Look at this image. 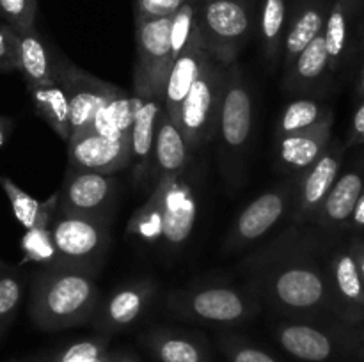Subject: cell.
I'll list each match as a JSON object with an SVG mask.
<instances>
[{
  "label": "cell",
  "mask_w": 364,
  "mask_h": 362,
  "mask_svg": "<svg viewBox=\"0 0 364 362\" xmlns=\"http://www.w3.org/2000/svg\"><path fill=\"white\" fill-rule=\"evenodd\" d=\"M287 227L274 240L240 263L245 287L272 311L290 318H309L333 311L327 266L316 261L322 236L315 226Z\"/></svg>",
  "instance_id": "cell-1"
},
{
  "label": "cell",
  "mask_w": 364,
  "mask_h": 362,
  "mask_svg": "<svg viewBox=\"0 0 364 362\" xmlns=\"http://www.w3.org/2000/svg\"><path fill=\"white\" fill-rule=\"evenodd\" d=\"M100 302L96 275L84 270L41 266L32 277L28 316L39 330L59 332L92 322Z\"/></svg>",
  "instance_id": "cell-2"
},
{
  "label": "cell",
  "mask_w": 364,
  "mask_h": 362,
  "mask_svg": "<svg viewBox=\"0 0 364 362\" xmlns=\"http://www.w3.org/2000/svg\"><path fill=\"white\" fill-rule=\"evenodd\" d=\"M199 194L188 169L160 181L128 220L127 233L144 243H162L169 251L185 247L196 227Z\"/></svg>",
  "instance_id": "cell-3"
},
{
  "label": "cell",
  "mask_w": 364,
  "mask_h": 362,
  "mask_svg": "<svg viewBox=\"0 0 364 362\" xmlns=\"http://www.w3.org/2000/svg\"><path fill=\"white\" fill-rule=\"evenodd\" d=\"M262 307V302L247 287L228 283L191 284L166 297L171 314L203 325H240L255 318Z\"/></svg>",
  "instance_id": "cell-4"
},
{
  "label": "cell",
  "mask_w": 364,
  "mask_h": 362,
  "mask_svg": "<svg viewBox=\"0 0 364 362\" xmlns=\"http://www.w3.org/2000/svg\"><path fill=\"white\" fill-rule=\"evenodd\" d=\"M252 131V96L244 70L228 64L217 135L220 142V169L228 183L238 187L244 180V162Z\"/></svg>",
  "instance_id": "cell-5"
},
{
  "label": "cell",
  "mask_w": 364,
  "mask_h": 362,
  "mask_svg": "<svg viewBox=\"0 0 364 362\" xmlns=\"http://www.w3.org/2000/svg\"><path fill=\"white\" fill-rule=\"evenodd\" d=\"M258 0H201L199 31L206 50L220 62H237L258 28Z\"/></svg>",
  "instance_id": "cell-6"
},
{
  "label": "cell",
  "mask_w": 364,
  "mask_h": 362,
  "mask_svg": "<svg viewBox=\"0 0 364 362\" xmlns=\"http://www.w3.org/2000/svg\"><path fill=\"white\" fill-rule=\"evenodd\" d=\"M48 227L55 247V261L48 266L98 273L112 238L110 219L55 213Z\"/></svg>",
  "instance_id": "cell-7"
},
{
  "label": "cell",
  "mask_w": 364,
  "mask_h": 362,
  "mask_svg": "<svg viewBox=\"0 0 364 362\" xmlns=\"http://www.w3.org/2000/svg\"><path fill=\"white\" fill-rule=\"evenodd\" d=\"M226 70L228 64L220 62L210 53L198 80L192 84L191 91L181 103L178 126L192 153L217 137Z\"/></svg>",
  "instance_id": "cell-8"
},
{
  "label": "cell",
  "mask_w": 364,
  "mask_h": 362,
  "mask_svg": "<svg viewBox=\"0 0 364 362\" xmlns=\"http://www.w3.org/2000/svg\"><path fill=\"white\" fill-rule=\"evenodd\" d=\"M299 174H290L284 181L259 194L235 219L223 243V254L230 256L247 248L270 233L281 220L290 215L299 187Z\"/></svg>",
  "instance_id": "cell-9"
},
{
  "label": "cell",
  "mask_w": 364,
  "mask_h": 362,
  "mask_svg": "<svg viewBox=\"0 0 364 362\" xmlns=\"http://www.w3.org/2000/svg\"><path fill=\"white\" fill-rule=\"evenodd\" d=\"M274 336L287 353L302 362H327L336 357L343 346L359 350L364 339L361 334L327 329L306 318L279 322L274 327Z\"/></svg>",
  "instance_id": "cell-10"
},
{
  "label": "cell",
  "mask_w": 364,
  "mask_h": 362,
  "mask_svg": "<svg viewBox=\"0 0 364 362\" xmlns=\"http://www.w3.org/2000/svg\"><path fill=\"white\" fill-rule=\"evenodd\" d=\"M119 192L114 174L87 172L68 167L63 185L57 190V213L110 219Z\"/></svg>",
  "instance_id": "cell-11"
},
{
  "label": "cell",
  "mask_w": 364,
  "mask_h": 362,
  "mask_svg": "<svg viewBox=\"0 0 364 362\" xmlns=\"http://www.w3.org/2000/svg\"><path fill=\"white\" fill-rule=\"evenodd\" d=\"M57 75L63 82L70 103V138L89 131L98 110L105 105L116 85L78 67L59 53Z\"/></svg>",
  "instance_id": "cell-12"
},
{
  "label": "cell",
  "mask_w": 364,
  "mask_h": 362,
  "mask_svg": "<svg viewBox=\"0 0 364 362\" xmlns=\"http://www.w3.org/2000/svg\"><path fill=\"white\" fill-rule=\"evenodd\" d=\"M132 162H134V183H149V165L155 142L156 124L164 109V96L153 91L146 82L134 77L132 91Z\"/></svg>",
  "instance_id": "cell-13"
},
{
  "label": "cell",
  "mask_w": 364,
  "mask_h": 362,
  "mask_svg": "<svg viewBox=\"0 0 364 362\" xmlns=\"http://www.w3.org/2000/svg\"><path fill=\"white\" fill-rule=\"evenodd\" d=\"M171 16L167 18H135V41H137V62L134 77H139L153 91L164 96L166 82L173 66L171 53Z\"/></svg>",
  "instance_id": "cell-14"
},
{
  "label": "cell",
  "mask_w": 364,
  "mask_h": 362,
  "mask_svg": "<svg viewBox=\"0 0 364 362\" xmlns=\"http://www.w3.org/2000/svg\"><path fill=\"white\" fill-rule=\"evenodd\" d=\"M343 156L345 146L336 141H331L322 156L311 167L302 170L294 206L288 215L291 226H304V224L311 222L316 209L327 197L336 177L340 176Z\"/></svg>",
  "instance_id": "cell-15"
},
{
  "label": "cell",
  "mask_w": 364,
  "mask_h": 362,
  "mask_svg": "<svg viewBox=\"0 0 364 362\" xmlns=\"http://www.w3.org/2000/svg\"><path fill=\"white\" fill-rule=\"evenodd\" d=\"M159 293V283L149 277L121 284L100 302L92 325L102 336H110L134 325Z\"/></svg>",
  "instance_id": "cell-16"
},
{
  "label": "cell",
  "mask_w": 364,
  "mask_h": 362,
  "mask_svg": "<svg viewBox=\"0 0 364 362\" xmlns=\"http://www.w3.org/2000/svg\"><path fill=\"white\" fill-rule=\"evenodd\" d=\"M327 273H329L334 312L348 325L363 322L364 283L361 272H359L354 243L348 247L336 248L331 254Z\"/></svg>",
  "instance_id": "cell-17"
},
{
  "label": "cell",
  "mask_w": 364,
  "mask_h": 362,
  "mask_svg": "<svg viewBox=\"0 0 364 362\" xmlns=\"http://www.w3.org/2000/svg\"><path fill=\"white\" fill-rule=\"evenodd\" d=\"M68 158L71 169L116 174L130 167L132 146L127 138H109L89 130L68 141Z\"/></svg>",
  "instance_id": "cell-18"
},
{
  "label": "cell",
  "mask_w": 364,
  "mask_h": 362,
  "mask_svg": "<svg viewBox=\"0 0 364 362\" xmlns=\"http://www.w3.org/2000/svg\"><path fill=\"white\" fill-rule=\"evenodd\" d=\"M364 190V165L340 174L311 219L313 226L323 234L340 233L348 227L355 204Z\"/></svg>",
  "instance_id": "cell-19"
},
{
  "label": "cell",
  "mask_w": 364,
  "mask_h": 362,
  "mask_svg": "<svg viewBox=\"0 0 364 362\" xmlns=\"http://www.w3.org/2000/svg\"><path fill=\"white\" fill-rule=\"evenodd\" d=\"M331 130H333V112L327 114L318 124L309 130L277 138L276 169L290 176L311 167L333 141Z\"/></svg>",
  "instance_id": "cell-20"
},
{
  "label": "cell",
  "mask_w": 364,
  "mask_h": 362,
  "mask_svg": "<svg viewBox=\"0 0 364 362\" xmlns=\"http://www.w3.org/2000/svg\"><path fill=\"white\" fill-rule=\"evenodd\" d=\"M192 151L181 133L180 126L167 116L162 109L156 124L155 142L151 151V165H149V185L151 190L167 177L183 174L191 163Z\"/></svg>",
  "instance_id": "cell-21"
},
{
  "label": "cell",
  "mask_w": 364,
  "mask_h": 362,
  "mask_svg": "<svg viewBox=\"0 0 364 362\" xmlns=\"http://www.w3.org/2000/svg\"><path fill=\"white\" fill-rule=\"evenodd\" d=\"M333 0H295L288 13L281 67L287 70L299 53L323 32Z\"/></svg>",
  "instance_id": "cell-22"
},
{
  "label": "cell",
  "mask_w": 364,
  "mask_h": 362,
  "mask_svg": "<svg viewBox=\"0 0 364 362\" xmlns=\"http://www.w3.org/2000/svg\"><path fill=\"white\" fill-rule=\"evenodd\" d=\"M208 55L210 52L206 50L201 38V31L198 28L187 48L173 60V66H171L169 77L166 82V91H164V110L176 124L180 119L181 103L191 91L192 84L198 80Z\"/></svg>",
  "instance_id": "cell-23"
},
{
  "label": "cell",
  "mask_w": 364,
  "mask_h": 362,
  "mask_svg": "<svg viewBox=\"0 0 364 362\" xmlns=\"http://www.w3.org/2000/svg\"><path fill=\"white\" fill-rule=\"evenodd\" d=\"M156 362H212L206 341L201 336L176 329H151L141 336Z\"/></svg>",
  "instance_id": "cell-24"
},
{
  "label": "cell",
  "mask_w": 364,
  "mask_h": 362,
  "mask_svg": "<svg viewBox=\"0 0 364 362\" xmlns=\"http://www.w3.org/2000/svg\"><path fill=\"white\" fill-rule=\"evenodd\" d=\"M57 60L59 52L53 53L46 46L36 27L18 32V71L23 75L27 87L57 80Z\"/></svg>",
  "instance_id": "cell-25"
},
{
  "label": "cell",
  "mask_w": 364,
  "mask_h": 362,
  "mask_svg": "<svg viewBox=\"0 0 364 362\" xmlns=\"http://www.w3.org/2000/svg\"><path fill=\"white\" fill-rule=\"evenodd\" d=\"M329 57H327L323 34L316 35L297 59L283 70V89L288 92H309L322 84L326 75H329Z\"/></svg>",
  "instance_id": "cell-26"
},
{
  "label": "cell",
  "mask_w": 364,
  "mask_h": 362,
  "mask_svg": "<svg viewBox=\"0 0 364 362\" xmlns=\"http://www.w3.org/2000/svg\"><path fill=\"white\" fill-rule=\"evenodd\" d=\"M36 114L68 144L70 141V103L60 78L27 87Z\"/></svg>",
  "instance_id": "cell-27"
},
{
  "label": "cell",
  "mask_w": 364,
  "mask_h": 362,
  "mask_svg": "<svg viewBox=\"0 0 364 362\" xmlns=\"http://www.w3.org/2000/svg\"><path fill=\"white\" fill-rule=\"evenodd\" d=\"M0 187L7 195L11 209L23 229L32 227H48L57 213V201L59 194H52L46 201H38L31 194L18 187L11 177L0 176Z\"/></svg>",
  "instance_id": "cell-28"
},
{
  "label": "cell",
  "mask_w": 364,
  "mask_h": 362,
  "mask_svg": "<svg viewBox=\"0 0 364 362\" xmlns=\"http://www.w3.org/2000/svg\"><path fill=\"white\" fill-rule=\"evenodd\" d=\"M287 0H262L259 4V45L262 55L270 70H276L283 57V41L287 32Z\"/></svg>",
  "instance_id": "cell-29"
},
{
  "label": "cell",
  "mask_w": 364,
  "mask_h": 362,
  "mask_svg": "<svg viewBox=\"0 0 364 362\" xmlns=\"http://www.w3.org/2000/svg\"><path fill=\"white\" fill-rule=\"evenodd\" d=\"M352 13L341 0H333L326 27H323V41H326L327 57H329V71L336 73L347 62L352 46Z\"/></svg>",
  "instance_id": "cell-30"
},
{
  "label": "cell",
  "mask_w": 364,
  "mask_h": 362,
  "mask_svg": "<svg viewBox=\"0 0 364 362\" xmlns=\"http://www.w3.org/2000/svg\"><path fill=\"white\" fill-rule=\"evenodd\" d=\"M91 130L109 138H127L132 131V96L116 85L105 105L98 110Z\"/></svg>",
  "instance_id": "cell-31"
},
{
  "label": "cell",
  "mask_w": 364,
  "mask_h": 362,
  "mask_svg": "<svg viewBox=\"0 0 364 362\" xmlns=\"http://www.w3.org/2000/svg\"><path fill=\"white\" fill-rule=\"evenodd\" d=\"M329 112V109L320 105L315 99H295L290 105L284 106L283 114H281L279 121H277L276 138H283L287 137V135L309 130V128H313L315 124H318Z\"/></svg>",
  "instance_id": "cell-32"
},
{
  "label": "cell",
  "mask_w": 364,
  "mask_h": 362,
  "mask_svg": "<svg viewBox=\"0 0 364 362\" xmlns=\"http://www.w3.org/2000/svg\"><path fill=\"white\" fill-rule=\"evenodd\" d=\"M25 297V277L16 268L0 272V337L14 322Z\"/></svg>",
  "instance_id": "cell-33"
},
{
  "label": "cell",
  "mask_w": 364,
  "mask_h": 362,
  "mask_svg": "<svg viewBox=\"0 0 364 362\" xmlns=\"http://www.w3.org/2000/svg\"><path fill=\"white\" fill-rule=\"evenodd\" d=\"M199 2L194 0H185L176 13L171 16V53H173V60L187 48L188 43L192 41L194 34L199 28Z\"/></svg>",
  "instance_id": "cell-34"
},
{
  "label": "cell",
  "mask_w": 364,
  "mask_h": 362,
  "mask_svg": "<svg viewBox=\"0 0 364 362\" xmlns=\"http://www.w3.org/2000/svg\"><path fill=\"white\" fill-rule=\"evenodd\" d=\"M20 247L23 252V261L36 263L39 266H48L55 261V247H53L50 227L25 229Z\"/></svg>",
  "instance_id": "cell-35"
},
{
  "label": "cell",
  "mask_w": 364,
  "mask_h": 362,
  "mask_svg": "<svg viewBox=\"0 0 364 362\" xmlns=\"http://www.w3.org/2000/svg\"><path fill=\"white\" fill-rule=\"evenodd\" d=\"M219 344L228 362H279L269 351L240 336H220Z\"/></svg>",
  "instance_id": "cell-36"
},
{
  "label": "cell",
  "mask_w": 364,
  "mask_h": 362,
  "mask_svg": "<svg viewBox=\"0 0 364 362\" xmlns=\"http://www.w3.org/2000/svg\"><path fill=\"white\" fill-rule=\"evenodd\" d=\"M38 0H0V16L16 32L34 27Z\"/></svg>",
  "instance_id": "cell-37"
},
{
  "label": "cell",
  "mask_w": 364,
  "mask_h": 362,
  "mask_svg": "<svg viewBox=\"0 0 364 362\" xmlns=\"http://www.w3.org/2000/svg\"><path fill=\"white\" fill-rule=\"evenodd\" d=\"M107 348V337H89L71 343L52 358V362H95Z\"/></svg>",
  "instance_id": "cell-38"
},
{
  "label": "cell",
  "mask_w": 364,
  "mask_h": 362,
  "mask_svg": "<svg viewBox=\"0 0 364 362\" xmlns=\"http://www.w3.org/2000/svg\"><path fill=\"white\" fill-rule=\"evenodd\" d=\"M18 32L6 21H0V73L18 71Z\"/></svg>",
  "instance_id": "cell-39"
},
{
  "label": "cell",
  "mask_w": 364,
  "mask_h": 362,
  "mask_svg": "<svg viewBox=\"0 0 364 362\" xmlns=\"http://www.w3.org/2000/svg\"><path fill=\"white\" fill-rule=\"evenodd\" d=\"M185 0H135V18H167L173 16Z\"/></svg>",
  "instance_id": "cell-40"
},
{
  "label": "cell",
  "mask_w": 364,
  "mask_h": 362,
  "mask_svg": "<svg viewBox=\"0 0 364 362\" xmlns=\"http://www.w3.org/2000/svg\"><path fill=\"white\" fill-rule=\"evenodd\" d=\"M364 144V99L358 110L354 112L352 117L350 131H348V141L345 148H352V146H361Z\"/></svg>",
  "instance_id": "cell-41"
},
{
  "label": "cell",
  "mask_w": 364,
  "mask_h": 362,
  "mask_svg": "<svg viewBox=\"0 0 364 362\" xmlns=\"http://www.w3.org/2000/svg\"><path fill=\"white\" fill-rule=\"evenodd\" d=\"M348 227L354 231L364 229V190H363L361 197H359L358 204H355V209H354V213H352Z\"/></svg>",
  "instance_id": "cell-42"
},
{
  "label": "cell",
  "mask_w": 364,
  "mask_h": 362,
  "mask_svg": "<svg viewBox=\"0 0 364 362\" xmlns=\"http://www.w3.org/2000/svg\"><path fill=\"white\" fill-rule=\"evenodd\" d=\"M13 128H14V121L13 119L0 116V148H2V146L7 142L11 131H13Z\"/></svg>",
  "instance_id": "cell-43"
},
{
  "label": "cell",
  "mask_w": 364,
  "mask_h": 362,
  "mask_svg": "<svg viewBox=\"0 0 364 362\" xmlns=\"http://www.w3.org/2000/svg\"><path fill=\"white\" fill-rule=\"evenodd\" d=\"M354 248H355V256H358L359 272H361L363 283H364V241H355Z\"/></svg>",
  "instance_id": "cell-44"
},
{
  "label": "cell",
  "mask_w": 364,
  "mask_h": 362,
  "mask_svg": "<svg viewBox=\"0 0 364 362\" xmlns=\"http://www.w3.org/2000/svg\"><path fill=\"white\" fill-rule=\"evenodd\" d=\"M114 362H139V361H137V358L132 357V355L114 353Z\"/></svg>",
  "instance_id": "cell-45"
},
{
  "label": "cell",
  "mask_w": 364,
  "mask_h": 362,
  "mask_svg": "<svg viewBox=\"0 0 364 362\" xmlns=\"http://www.w3.org/2000/svg\"><path fill=\"white\" fill-rule=\"evenodd\" d=\"M358 96L364 99V66L361 70V75H359V82H358Z\"/></svg>",
  "instance_id": "cell-46"
},
{
  "label": "cell",
  "mask_w": 364,
  "mask_h": 362,
  "mask_svg": "<svg viewBox=\"0 0 364 362\" xmlns=\"http://www.w3.org/2000/svg\"><path fill=\"white\" fill-rule=\"evenodd\" d=\"M95 362H114V353H110L109 350H105Z\"/></svg>",
  "instance_id": "cell-47"
},
{
  "label": "cell",
  "mask_w": 364,
  "mask_h": 362,
  "mask_svg": "<svg viewBox=\"0 0 364 362\" xmlns=\"http://www.w3.org/2000/svg\"><path fill=\"white\" fill-rule=\"evenodd\" d=\"M341 2H343L345 6L348 7V9L355 11V7H358V2H359V0H341Z\"/></svg>",
  "instance_id": "cell-48"
},
{
  "label": "cell",
  "mask_w": 364,
  "mask_h": 362,
  "mask_svg": "<svg viewBox=\"0 0 364 362\" xmlns=\"http://www.w3.org/2000/svg\"><path fill=\"white\" fill-rule=\"evenodd\" d=\"M7 268H11L9 263H6L4 259H0V272H2V270H7Z\"/></svg>",
  "instance_id": "cell-49"
},
{
  "label": "cell",
  "mask_w": 364,
  "mask_h": 362,
  "mask_svg": "<svg viewBox=\"0 0 364 362\" xmlns=\"http://www.w3.org/2000/svg\"><path fill=\"white\" fill-rule=\"evenodd\" d=\"M359 355H361L363 357V361H364V339H363V343H361V346H359Z\"/></svg>",
  "instance_id": "cell-50"
},
{
  "label": "cell",
  "mask_w": 364,
  "mask_h": 362,
  "mask_svg": "<svg viewBox=\"0 0 364 362\" xmlns=\"http://www.w3.org/2000/svg\"><path fill=\"white\" fill-rule=\"evenodd\" d=\"M196 2H201V0H196Z\"/></svg>",
  "instance_id": "cell-51"
},
{
  "label": "cell",
  "mask_w": 364,
  "mask_h": 362,
  "mask_svg": "<svg viewBox=\"0 0 364 362\" xmlns=\"http://www.w3.org/2000/svg\"><path fill=\"white\" fill-rule=\"evenodd\" d=\"M11 362H16V361H11Z\"/></svg>",
  "instance_id": "cell-52"
},
{
  "label": "cell",
  "mask_w": 364,
  "mask_h": 362,
  "mask_svg": "<svg viewBox=\"0 0 364 362\" xmlns=\"http://www.w3.org/2000/svg\"><path fill=\"white\" fill-rule=\"evenodd\" d=\"M194 2H196V0H194Z\"/></svg>",
  "instance_id": "cell-53"
}]
</instances>
